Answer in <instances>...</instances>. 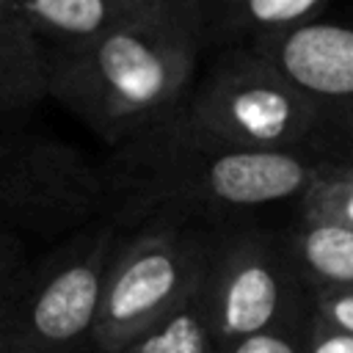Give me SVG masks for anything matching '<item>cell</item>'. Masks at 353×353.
Listing matches in <instances>:
<instances>
[{
    "mask_svg": "<svg viewBox=\"0 0 353 353\" xmlns=\"http://www.w3.org/2000/svg\"><path fill=\"white\" fill-rule=\"evenodd\" d=\"M14 6V0H0V8H11Z\"/></svg>",
    "mask_w": 353,
    "mask_h": 353,
    "instance_id": "20",
    "label": "cell"
},
{
    "mask_svg": "<svg viewBox=\"0 0 353 353\" xmlns=\"http://www.w3.org/2000/svg\"><path fill=\"white\" fill-rule=\"evenodd\" d=\"M47 94L44 52L14 6L0 8V135L11 132Z\"/></svg>",
    "mask_w": 353,
    "mask_h": 353,
    "instance_id": "11",
    "label": "cell"
},
{
    "mask_svg": "<svg viewBox=\"0 0 353 353\" xmlns=\"http://www.w3.org/2000/svg\"><path fill=\"white\" fill-rule=\"evenodd\" d=\"M0 353H6V303H0Z\"/></svg>",
    "mask_w": 353,
    "mask_h": 353,
    "instance_id": "19",
    "label": "cell"
},
{
    "mask_svg": "<svg viewBox=\"0 0 353 353\" xmlns=\"http://www.w3.org/2000/svg\"><path fill=\"white\" fill-rule=\"evenodd\" d=\"M204 50L201 3L157 0L97 41L41 47L47 94L116 149L182 108Z\"/></svg>",
    "mask_w": 353,
    "mask_h": 353,
    "instance_id": "2",
    "label": "cell"
},
{
    "mask_svg": "<svg viewBox=\"0 0 353 353\" xmlns=\"http://www.w3.org/2000/svg\"><path fill=\"white\" fill-rule=\"evenodd\" d=\"M336 157L295 152H240L201 143L176 124L160 127L108 149L105 218L121 232L171 221L201 229L234 226L232 218L298 201Z\"/></svg>",
    "mask_w": 353,
    "mask_h": 353,
    "instance_id": "1",
    "label": "cell"
},
{
    "mask_svg": "<svg viewBox=\"0 0 353 353\" xmlns=\"http://www.w3.org/2000/svg\"><path fill=\"white\" fill-rule=\"evenodd\" d=\"M292 262L312 292L353 287V232L320 221L295 215L292 229L284 234Z\"/></svg>",
    "mask_w": 353,
    "mask_h": 353,
    "instance_id": "12",
    "label": "cell"
},
{
    "mask_svg": "<svg viewBox=\"0 0 353 353\" xmlns=\"http://www.w3.org/2000/svg\"><path fill=\"white\" fill-rule=\"evenodd\" d=\"M212 232L171 221L121 232L105 273L91 350L116 353L190 303L207 273Z\"/></svg>",
    "mask_w": 353,
    "mask_h": 353,
    "instance_id": "5",
    "label": "cell"
},
{
    "mask_svg": "<svg viewBox=\"0 0 353 353\" xmlns=\"http://www.w3.org/2000/svg\"><path fill=\"white\" fill-rule=\"evenodd\" d=\"M116 353H218V347L210 336L201 298L196 295L163 325L152 328Z\"/></svg>",
    "mask_w": 353,
    "mask_h": 353,
    "instance_id": "13",
    "label": "cell"
},
{
    "mask_svg": "<svg viewBox=\"0 0 353 353\" xmlns=\"http://www.w3.org/2000/svg\"><path fill=\"white\" fill-rule=\"evenodd\" d=\"M185 135L240 152L350 154L325 113L248 44L226 47L171 116Z\"/></svg>",
    "mask_w": 353,
    "mask_h": 353,
    "instance_id": "3",
    "label": "cell"
},
{
    "mask_svg": "<svg viewBox=\"0 0 353 353\" xmlns=\"http://www.w3.org/2000/svg\"><path fill=\"white\" fill-rule=\"evenodd\" d=\"M295 207L303 218L331 221L353 232V154L331 160Z\"/></svg>",
    "mask_w": 353,
    "mask_h": 353,
    "instance_id": "14",
    "label": "cell"
},
{
    "mask_svg": "<svg viewBox=\"0 0 353 353\" xmlns=\"http://www.w3.org/2000/svg\"><path fill=\"white\" fill-rule=\"evenodd\" d=\"M306 353H353V336L312 317L306 328Z\"/></svg>",
    "mask_w": 353,
    "mask_h": 353,
    "instance_id": "18",
    "label": "cell"
},
{
    "mask_svg": "<svg viewBox=\"0 0 353 353\" xmlns=\"http://www.w3.org/2000/svg\"><path fill=\"white\" fill-rule=\"evenodd\" d=\"M199 298L218 353L259 334L306 331L314 317V292L287 237L243 223L212 232Z\"/></svg>",
    "mask_w": 353,
    "mask_h": 353,
    "instance_id": "4",
    "label": "cell"
},
{
    "mask_svg": "<svg viewBox=\"0 0 353 353\" xmlns=\"http://www.w3.org/2000/svg\"><path fill=\"white\" fill-rule=\"evenodd\" d=\"M248 47L265 55L325 113L353 154V22L312 19L254 39Z\"/></svg>",
    "mask_w": 353,
    "mask_h": 353,
    "instance_id": "8",
    "label": "cell"
},
{
    "mask_svg": "<svg viewBox=\"0 0 353 353\" xmlns=\"http://www.w3.org/2000/svg\"><path fill=\"white\" fill-rule=\"evenodd\" d=\"M314 317L353 336V287L314 292Z\"/></svg>",
    "mask_w": 353,
    "mask_h": 353,
    "instance_id": "16",
    "label": "cell"
},
{
    "mask_svg": "<svg viewBox=\"0 0 353 353\" xmlns=\"http://www.w3.org/2000/svg\"><path fill=\"white\" fill-rule=\"evenodd\" d=\"M121 229L99 218L28 265L6 301V353H83L91 347L105 273Z\"/></svg>",
    "mask_w": 353,
    "mask_h": 353,
    "instance_id": "6",
    "label": "cell"
},
{
    "mask_svg": "<svg viewBox=\"0 0 353 353\" xmlns=\"http://www.w3.org/2000/svg\"><path fill=\"white\" fill-rule=\"evenodd\" d=\"M207 50L251 44L254 39L317 19L328 0H199Z\"/></svg>",
    "mask_w": 353,
    "mask_h": 353,
    "instance_id": "10",
    "label": "cell"
},
{
    "mask_svg": "<svg viewBox=\"0 0 353 353\" xmlns=\"http://www.w3.org/2000/svg\"><path fill=\"white\" fill-rule=\"evenodd\" d=\"M25 268H28V262H25L22 237L17 232L0 226V303L8 301V295L14 292V287L22 279Z\"/></svg>",
    "mask_w": 353,
    "mask_h": 353,
    "instance_id": "15",
    "label": "cell"
},
{
    "mask_svg": "<svg viewBox=\"0 0 353 353\" xmlns=\"http://www.w3.org/2000/svg\"><path fill=\"white\" fill-rule=\"evenodd\" d=\"M154 3L157 0H14V11L36 41L50 50L97 41Z\"/></svg>",
    "mask_w": 353,
    "mask_h": 353,
    "instance_id": "9",
    "label": "cell"
},
{
    "mask_svg": "<svg viewBox=\"0 0 353 353\" xmlns=\"http://www.w3.org/2000/svg\"><path fill=\"white\" fill-rule=\"evenodd\" d=\"M221 353H306V331L259 334L223 347Z\"/></svg>",
    "mask_w": 353,
    "mask_h": 353,
    "instance_id": "17",
    "label": "cell"
},
{
    "mask_svg": "<svg viewBox=\"0 0 353 353\" xmlns=\"http://www.w3.org/2000/svg\"><path fill=\"white\" fill-rule=\"evenodd\" d=\"M105 204L102 165L80 149L30 132L0 135V226L72 234L105 218Z\"/></svg>",
    "mask_w": 353,
    "mask_h": 353,
    "instance_id": "7",
    "label": "cell"
}]
</instances>
